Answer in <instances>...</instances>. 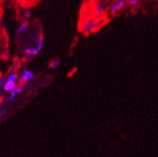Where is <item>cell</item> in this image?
<instances>
[{"label": "cell", "instance_id": "1", "mask_svg": "<svg viewBox=\"0 0 158 157\" xmlns=\"http://www.w3.org/2000/svg\"><path fill=\"white\" fill-rule=\"evenodd\" d=\"M104 23L103 18H90L86 19L81 25V31L84 34H88L91 32L97 30Z\"/></svg>", "mask_w": 158, "mask_h": 157}, {"label": "cell", "instance_id": "2", "mask_svg": "<svg viewBox=\"0 0 158 157\" xmlns=\"http://www.w3.org/2000/svg\"><path fill=\"white\" fill-rule=\"evenodd\" d=\"M44 42H45V37L43 35H41L37 39L35 45H34L32 48H27L24 50L26 60H31V59H32L34 56H37L43 50V48H44Z\"/></svg>", "mask_w": 158, "mask_h": 157}, {"label": "cell", "instance_id": "3", "mask_svg": "<svg viewBox=\"0 0 158 157\" xmlns=\"http://www.w3.org/2000/svg\"><path fill=\"white\" fill-rule=\"evenodd\" d=\"M109 0H98L95 3L93 7V14L95 17L97 18H103L104 14L106 13L108 9L110 6Z\"/></svg>", "mask_w": 158, "mask_h": 157}, {"label": "cell", "instance_id": "4", "mask_svg": "<svg viewBox=\"0 0 158 157\" xmlns=\"http://www.w3.org/2000/svg\"><path fill=\"white\" fill-rule=\"evenodd\" d=\"M19 75V79L17 84H27L31 82H33L35 79V75L31 70L23 69L22 70Z\"/></svg>", "mask_w": 158, "mask_h": 157}, {"label": "cell", "instance_id": "5", "mask_svg": "<svg viewBox=\"0 0 158 157\" xmlns=\"http://www.w3.org/2000/svg\"><path fill=\"white\" fill-rule=\"evenodd\" d=\"M126 3L127 2H124V0H115L114 2H112L108 8L111 15L114 16L120 13L126 6Z\"/></svg>", "mask_w": 158, "mask_h": 157}, {"label": "cell", "instance_id": "6", "mask_svg": "<svg viewBox=\"0 0 158 157\" xmlns=\"http://www.w3.org/2000/svg\"><path fill=\"white\" fill-rule=\"evenodd\" d=\"M29 26H30L29 22H28V21H26V20H23V21L19 25L18 27H17L16 35H23L24 32H26L28 30Z\"/></svg>", "mask_w": 158, "mask_h": 157}, {"label": "cell", "instance_id": "7", "mask_svg": "<svg viewBox=\"0 0 158 157\" xmlns=\"http://www.w3.org/2000/svg\"><path fill=\"white\" fill-rule=\"evenodd\" d=\"M15 2L23 7H31L38 2V0H15Z\"/></svg>", "mask_w": 158, "mask_h": 157}, {"label": "cell", "instance_id": "8", "mask_svg": "<svg viewBox=\"0 0 158 157\" xmlns=\"http://www.w3.org/2000/svg\"><path fill=\"white\" fill-rule=\"evenodd\" d=\"M17 86V82H10V81H6V84L4 85L3 89H2V92H10L12 90L14 89Z\"/></svg>", "mask_w": 158, "mask_h": 157}, {"label": "cell", "instance_id": "9", "mask_svg": "<svg viewBox=\"0 0 158 157\" xmlns=\"http://www.w3.org/2000/svg\"><path fill=\"white\" fill-rule=\"evenodd\" d=\"M31 15H32V9H31V7H24V9L23 10V12H22L23 21V20L28 21V20L31 19Z\"/></svg>", "mask_w": 158, "mask_h": 157}, {"label": "cell", "instance_id": "10", "mask_svg": "<svg viewBox=\"0 0 158 157\" xmlns=\"http://www.w3.org/2000/svg\"><path fill=\"white\" fill-rule=\"evenodd\" d=\"M19 75L17 72H11L6 76V81L10 82H18Z\"/></svg>", "mask_w": 158, "mask_h": 157}, {"label": "cell", "instance_id": "11", "mask_svg": "<svg viewBox=\"0 0 158 157\" xmlns=\"http://www.w3.org/2000/svg\"><path fill=\"white\" fill-rule=\"evenodd\" d=\"M60 64H61V61L59 59H56V60H53L51 62L50 64H49V68L54 71V70H56L60 67Z\"/></svg>", "mask_w": 158, "mask_h": 157}, {"label": "cell", "instance_id": "12", "mask_svg": "<svg viewBox=\"0 0 158 157\" xmlns=\"http://www.w3.org/2000/svg\"><path fill=\"white\" fill-rule=\"evenodd\" d=\"M6 83V76H1L0 77V91H2L4 85Z\"/></svg>", "mask_w": 158, "mask_h": 157}, {"label": "cell", "instance_id": "13", "mask_svg": "<svg viewBox=\"0 0 158 157\" xmlns=\"http://www.w3.org/2000/svg\"><path fill=\"white\" fill-rule=\"evenodd\" d=\"M7 113H8L7 108H1V109H0V121L2 120V119L6 116Z\"/></svg>", "mask_w": 158, "mask_h": 157}, {"label": "cell", "instance_id": "14", "mask_svg": "<svg viewBox=\"0 0 158 157\" xmlns=\"http://www.w3.org/2000/svg\"><path fill=\"white\" fill-rule=\"evenodd\" d=\"M1 57L4 60H10V53H9L8 51H3L2 52V54H1Z\"/></svg>", "mask_w": 158, "mask_h": 157}, {"label": "cell", "instance_id": "15", "mask_svg": "<svg viewBox=\"0 0 158 157\" xmlns=\"http://www.w3.org/2000/svg\"><path fill=\"white\" fill-rule=\"evenodd\" d=\"M129 5L131 6H136V5H138L139 4V0H130V2H128Z\"/></svg>", "mask_w": 158, "mask_h": 157}, {"label": "cell", "instance_id": "16", "mask_svg": "<svg viewBox=\"0 0 158 157\" xmlns=\"http://www.w3.org/2000/svg\"><path fill=\"white\" fill-rule=\"evenodd\" d=\"M124 2H126L127 3H128V2H130V0H124Z\"/></svg>", "mask_w": 158, "mask_h": 157}, {"label": "cell", "instance_id": "17", "mask_svg": "<svg viewBox=\"0 0 158 157\" xmlns=\"http://www.w3.org/2000/svg\"><path fill=\"white\" fill-rule=\"evenodd\" d=\"M0 18H1V13H0Z\"/></svg>", "mask_w": 158, "mask_h": 157}]
</instances>
